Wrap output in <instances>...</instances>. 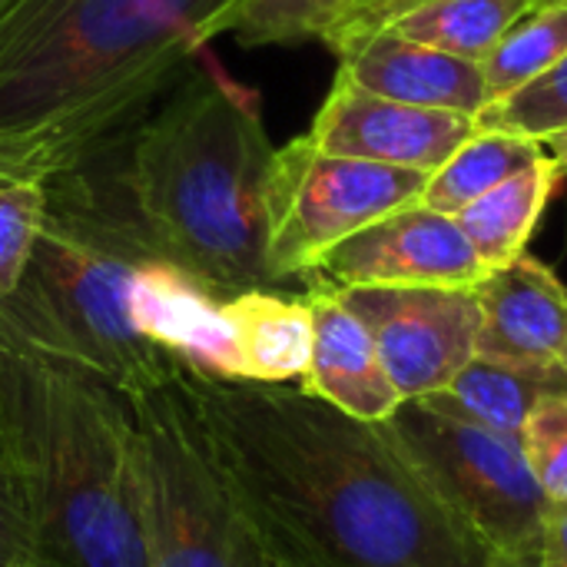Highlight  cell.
I'll use <instances>...</instances> for the list:
<instances>
[{
  "mask_svg": "<svg viewBox=\"0 0 567 567\" xmlns=\"http://www.w3.org/2000/svg\"><path fill=\"white\" fill-rule=\"evenodd\" d=\"M362 0H226L203 23V47L216 37H233L243 47H296L326 43L336 27Z\"/></svg>",
  "mask_w": 567,
  "mask_h": 567,
  "instance_id": "20",
  "label": "cell"
},
{
  "mask_svg": "<svg viewBox=\"0 0 567 567\" xmlns=\"http://www.w3.org/2000/svg\"><path fill=\"white\" fill-rule=\"evenodd\" d=\"M551 389H567L565 372H528V369L472 359L442 392L419 402L442 415L475 422L482 429H492L518 442L528 412Z\"/></svg>",
  "mask_w": 567,
  "mask_h": 567,
  "instance_id": "18",
  "label": "cell"
},
{
  "mask_svg": "<svg viewBox=\"0 0 567 567\" xmlns=\"http://www.w3.org/2000/svg\"><path fill=\"white\" fill-rule=\"evenodd\" d=\"M0 567H43L33 525L0 449Z\"/></svg>",
  "mask_w": 567,
  "mask_h": 567,
  "instance_id": "26",
  "label": "cell"
},
{
  "mask_svg": "<svg viewBox=\"0 0 567 567\" xmlns=\"http://www.w3.org/2000/svg\"><path fill=\"white\" fill-rule=\"evenodd\" d=\"M425 0H362L339 27L336 33L326 40V47L336 53V56H346L352 47H359L362 40H369L372 33L392 27L402 13H409L412 7H419Z\"/></svg>",
  "mask_w": 567,
  "mask_h": 567,
  "instance_id": "27",
  "label": "cell"
},
{
  "mask_svg": "<svg viewBox=\"0 0 567 567\" xmlns=\"http://www.w3.org/2000/svg\"><path fill=\"white\" fill-rule=\"evenodd\" d=\"M0 3H3V0H0Z\"/></svg>",
  "mask_w": 567,
  "mask_h": 567,
  "instance_id": "32",
  "label": "cell"
},
{
  "mask_svg": "<svg viewBox=\"0 0 567 567\" xmlns=\"http://www.w3.org/2000/svg\"><path fill=\"white\" fill-rule=\"evenodd\" d=\"M488 269L475 256L472 243L458 229L455 216L435 213L422 203H409L336 249H329L306 286L352 289V286H442L475 289Z\"/></svg>",
  "mask_w": 567,
  "mask_h": 567,
  "instance_id": "10",
  "label": "cell"
},
{
  "mask_svg": "<svg viewBox=\"0 0 567 567\" xmlns=\"http://www.w3.org/2000/svg\"><path fill=\"white\" fill-rule=\"evenodd\" d=\"M542 146H545V156H551V163L561 169V176H567V126L542 136Z\"/></svg>",
  "mask_w": 567,
  "mask_h": 567,
  "instance_id": "29",
  "label": "cell"
},
{
  "mask_svg": "<svg viewBox=\"0 0 567 567\" xmlns=\"http://www.w3.org/2000/svg\"><path fill=\"white\" fill-rule=\"evenodd\" d=\"M0 449L43 567H150L130 392L3 322Z\"/></svg>",
  "mask_w": 567,
  "mask_h": 567,
  "instance_id": "3",
  "label": "cell"
},
{
  "mask_svg": "<svg viewBox=\"0 0 567 567\" xmlns=\"http://www.w3.org/2000/svg\"><path fill=\"white\" fill-rule=\"evenodd\" d=\"M336 292L369 329L402 402L442 392L475 359L482 329L475 289L352 286Z\"/></svg>",
  "mask_w": 567,
  "mask_h": 567,
  "instance_id": "9",
  "label": "cell"
},
{
  "mask_svg": "<svg viewBox=\"0 0 567 567\" xmlns=\"http://www.w3.org/2000/svg\"><path fill=\"white\" fill-rule=\"evenodd\" d=\"M226 0H3L0 186L116 153L206 50Z\"/></svg>",
  "mask_w": 567,
  "mask_h": 567,
  "instance_id": "2",
  "label": "cell"
},
{
  "mask_svg": "<svg viewBox=\"0 0 567 567\" xmlns=\"http://www.w3.org/2000/svg\"><path fill=\"white\" fill-rule=\"evenodd\" d=\"M339 73L375 96L422 110L465 113L478 120L492 103L478 63L409 40L392 27L372 33L339 56Z\"/></svg>",
  "mask_w": 567,
  "mask_h": 567,
  "instance_id": "14",
  "label": "cell"
},
{
  "mask_svg": "<svg viewBox=\"0 0 567 567\" xmlns=\"http://www.w3.org/2000/svg\"><path fill=\"white\" fill-rule=\"evenodd\" d=\"M269 143L259 96L206 53L123 146V179L156 252L229 299L276 289L266 266Z\"/></svg>",
  "mask_w": 567,
  "mask_h": 567,
  "instance_id": "4",
  "label": "cell"
},
{
  "mask_svg": "<svg viewBox=\"0 0 567 567\" xmlns=\"http://www.w3.org/2000/svg\"><path fill=\"white\" fill-rule=\"evenodd\" d=\"M425 173L332 156L309 136L276 150L266 183V266L272 286L312 266L369 223L422 199Z\"/></svg>",
  "mask_w": 567,
  "mask_h": 567,
  "instance_id": "8",
  "label": "cell"
},
{
  "mask_svg": "<svg viewBox=\"0 0 567 567\" xmlns=\"http://www.w3.org/2000/svg\"><path fill=\"white\" fill-rule=\"evenodd\" d=\"M47 209V186L3 183L0 186V302L17 289L33 252Z\"/></svg>",
  "mask_w": 567,
  "mask_h": 567,
  "instance_id": "25",
  "label": "cell"
},
{
  "mask_svg": "<svg viewBox=\"0 0 567 567\" xmlns=\"http://www.w3.org/2000/svg\"><path fill=\"white\" fill-rule=\"evenodd\" d=\"M130 399L150 567H279L213 462L179 372Z\"/></svg>",
  "mask_w": 567,
  "mask_h": 567,
  "instance_id": "6",
  "label": "cell"
},
{
  "mask_svg": "<svg viewBox=\"0 0 567 567\" xmlns=\"http://www.w3.org/2000/svg\"><path fill=\"white\" fill-rule=\"evenodd\" d=\"M233 346V382L299 385L312 355V309L306 292L249 289L223 299Z\"/></svg>",
  "mask_w": 567,
  "mask_h": 567,
  "instance_id": "16",
  "label": "cell"
},
{
  "mask_svg": "<svg viewBox=\"0 0 567 567\" xmlns=\"http://www.w3.org/2000/svg\"><path fill=\"white\" fill-rule=\"evenodd\" d=\"M482 130H508L525 136H548L567 126V56L532 86L512 93L502 103H492L478 116Z\"/></svg>",
  "mask_w": 567,
  "mask_h": 567,
  "instance_id": "24",
  "label": "cell"
},
{
  "mask_svg": "<svg viewBox=\"0 0 567 567\" xmlns=\"http://www.w3.org/2000/svg\"><path fill=\"white\" fill-rule=\"evenodd\" d=\"M482 329L475 359L528 369L565 372L567 352V286L535 256L492 269L478 286Z\"/></svg>",
  "mask_w": 567,
  "mask_h": 567,
  "instance_id": "12",
  "label": "cell"
},
{
  "mask_svg": "<svg viewBox=\"0 0 567 567\" xmlns=\"http://www.w3.org/2000/svg\"><path fill=\"white\" fill-rule=\"evenodd\" d=\"M306 299L312 309V355L299 389L362 422L379 425L392 419L402 395L395 392L362 319L336 289L306 286Z\"/></svg>",
  "mask_w": 567,
  "mask_h": 567,
  "instance_id": "13",
  "label": "cell"
},
{
  "mask_svg": "<svg viewBox=\"0 0 567 567\" xmlns=\"http://www.w3.org/2000/svg\"><path fill=\"white\" fill-rule=\"evenodd\" d=\"M561 179L565 176L551 163V156H542L455 216L458 229L465 233V239L472 243L475 256L488 272L528 252V243L548 203L555 199Z\"/></svg>",
  "mask_w": 567,
  "mask_h": 567,
  "instance_id": "17",
  "label": "cell"
},
{
  "mask_svg": "<svg viewBox=\"0 0 567 567\" xmlns=\"http://www.w3.org/2000/svg\"><path fill=\"white\" fill-rule=\"evenodd\" d=\"M567 56V0L528 10L482 63L488 100L502 103L532 86ZM488 103V106H492Z\"/></svg>",
  "mask_w": 567,
  "mask_h": 567,
  "instance_id": "22",
  "label": "cell"
},
{
  "mask_svg": "<svg viewBox=\"0 0 567 567\" xmlns=\"http://www.w3.org/2000/svg\"><path fill=\"white\" fill-rule=\"evenodd\" d=\"M545 156L542 140L508 130H475L429 179L422 189V206L458 216L465 206L502 186L508 176L522 173Z\"/></svg>",
  "mask_w": 567,
  "mask_h": 567,
  "instance_id": "19",
  "label": "cell"
},
{
  "mask_svg": "<svg viewBox=\"0 0 567 567\" xmlns=\"http://www.w3.org/2000/svg\"><path fill=\"white\" fill-rule=\"evenodd\" d=\"M535 567H567V502L548 508Z\"/></svg>",
  "mask_w": 567,
  "mask_h": 567,
  "instance_id": "28",
  "label": "cell"
},
{
  "mask_svg": "<svg viewBox=\"0 0 567 567\" xmlns=\"http://www.w3.org/2000/svg\"><path fill=\"white\" fill-rule=\"evenodd\" d=\"M475 130V116L395 103L336 73L306 136L332 156L432 176Z\"/></svg>",
  "mask_w": 567,
  "mask_h": 567,
  "instance_id": "11",
  "label": "cell"
},
{
  "mask_svg": "<svg viewBox=\"0 0 567 567\" xmlns=\"http://www.w3.org/2000/svg\"><path fill=\"white\" fill-rule=\"evenodd\" d=\"M123 146L47 183L43 223L17 289L0 302V322L33 349L140 392L183 365L133 326V282L163 256L126 193Z\"/></svg>",
  "mask_w": 567,
  "mask_h": 567,
  "instance_id": "5",
  "label": "cell"
},
{
  "mask_svg": "<svg viewBox=\"0 0 567 567\" xmlns=\"http://www.w3.org/2000/svg\"><path fill=\"white\" fill-rule=\"evenodd\" d=\"M528 10H535L532 0H425L402 13L392 30L482 66Z\"/></svg>",
  "mask_w": 567,
  "mask_h": 567,
  "instance_id": "21",
  "label": "cell"
},
{
  "mask_svg": "<svg viewBox=\"0 0 567 567\" xmlns=\"http://www.w3.org/2000/svg\"><path fill=\"white\" fill-rule=\"evenodd\" d=\"M561 369H565V375H567V352H565V362H561Z\"/></svg>",
  "mask_w": 567,
  "mask_h": 567,
  "instance_id": "31",
  "label": "cell"
},
{
  "mask_svg": "<svg viewBox=\"0 0 567 567\" xmlns=\"http://www.w3.org/2000/svg\"><path fill=\"white\" fill-rule=\"evenodd\" d=\"M405 465L492 567H535L551 502L515 439L422 402L379 422Z\"/></svg>",
  "mask_w": 567,
  "mask_h": 567,
  "instance_id": "7",
  "label": "cell"
},
{
  "mask_svg": "<svg viewBox=\"0 0 567 567\" xmlns=\"http://www.w3.org/2000/svg\"><path fill=\"white\" fill-rule=\"evenodd\" d=\"M203 439L279 567H492L382 425L299 385L179 369Z\"/></svg>",
  "mask_w": 567,
  "mask_h": 567,
  "instance_id": "1",
  "label": "cell"
},
{
  "mask_svg": "<svg viewBox=\"0 0 567 567\" xmlns=\"http://www.w3.org/2000/svg\"><path fill=\"white\" fill-rule=\"evenodd\" d=\"M525 462L551 505L567 502V389L545 392L518 439Z\"/></svg>",
  "mask_w": 567,
  "mask_h": 567,
  "instance_id": "23",
  "label": "cell"
},
{
  "mask_svg": "<svg viewBox=\"0 0 567 567\" xmlns=\"http://www.w3.org/2000/svg\"><path fill=\"white\" fill-rule=\"evenodd\" d=\"M548 3H561V0H532V7H548Z\"/></svg>",
  "mask_w": 567,
  "mask_h": 567,
  "instance_id": "30",
  "label": "cell"
},
{
  "mask_svg": "<svg viewBox=\"0 0 567 567\" xmlns=\"http://www.w3.org/2000/svg\"><path fill=\"white\" fill-rule=\"evenodd\" d=\"M133 326L173 365L233 382V346L223 299L166 259L150 262L133 282Z\"/></svg>",
  "mask_w": 567,
  "mask_h": 567,
  "instance_id": "15",
  "label": "cell"
}]
</instances>
